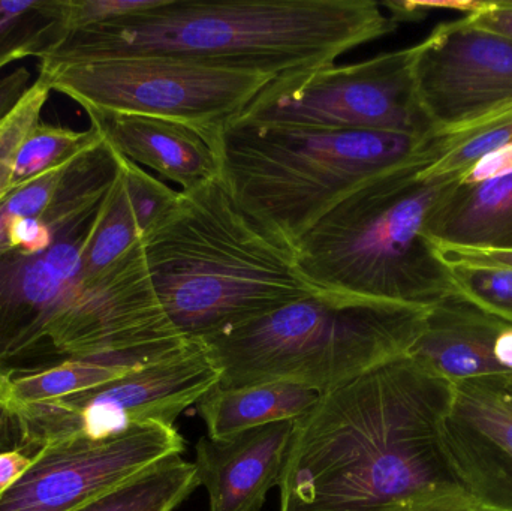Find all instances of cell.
Returning <instances> with one entry per match:
<instances>
[{
    "instance_id": "cell-12",
    "label": "cell",
    "mask_w": 512,
    "mask_h": 511,
    "mask_svg": "<svg viewBox=\"0 0 512 511\" xmlns=\"http://www.w3.org/2000/svg\"><path fill=\"white\" fill-rule=\"evenodd\" d=\"M414 78L433 131L501 113L512 107V41L466 17L439 24L414 45Z\"/></svg>"
},
{
    "instance_id": "cell-32",
    "label": "cell",
    "mask_w": 512,
    "mask_h": 511,
    "mask_svg": "<svg viewBox=\"0 0 512 511\" xmlns=\"http://www.w3.org/2000/svg\"><path fill=\"white\" fill-rule=\"evenodd\" d=\"M24 450L23 431L14 408L0 402V453Z\"/></svg>"
},
{
    "instance_id": "cell-28",
    "label": "cell",
    "mask_w": 512,
    "mask_h": 511,
    "mask_svg": "<svg viewBox=\"0 0 512 511\" xmlns=\"http://www.w3.org/2000/svg\"><path fill=\"white\" fill-rule=\"evenodd\" d=\"M511 171L512 143L481 158L477 164L472 165V167L460 177L459 182L466 183V185L486 182V180L504 176V174L511 173Z\"/></svg>"
},
{
    "instance_id": "cell-26",
    "label": "cell",
    "mask_w": 512,
    "mask_h": 511,
    "mask_svg": "<svg viewBox=\"0 0 512 511\" xmlns=\"http://www.w3.org/2000/svg\"><path fill=\"white\" fill-rule=\"evenodd\" d=\"M165 0H60L65 32L114 23L158 8Z\"/></svg>"
},
{
    "instance_id": "cell-3",
    "label": "cell",
    "mask_w": 512,
    "mask_h": 511,
    "mask_svg": "<svg viewBox=\"0 0 512 511\" xmlns=\"http://www.w3.org/2000/svg\"><path fill=\"white\" fill-rule=\"evenodd\" d=\"M397 26L373 0H165L141 14L66 33L39 62L173 57L280 78L333 65Z\"/></svg>"
},
{
    "instance_id": "cell-7",
    "label": "cell",
    "mask_w": 512,
    "mask_h": 511,
    "mask_svg": "<svg viewBox=\"0 0 512 511\" xmlns=\"http://www.w3.org/2000/svg\"><path fill=\"white\" fill-rule=\"evenodd\" d=\"M429 309L319 291L197 344L221 387L286 381L324 393L408 354Z\"/></svg>"
},
{
    "instance_id": "cell-13",
    "label": "cell",
    "mask_w": 512,
    "mask_h": 511,
    "mask_svg": "<svg viewBox=\"0 0 512 511\" xmlns=\"http://www.w3.org/2000/svg\"><path fill=\"white\" fill-rule=\"evenodd\" d=\"M442 438L472 501L487 511H512L510 399L487 384H454Z\"/></svg>"
},
{
    "instance_id": "cell-5",
    "label": "cell",
    "mask_w": 512,
    "mask_h": 511,
    "mask_svg": "<svg viewBox=\"0 0 512 511\" xmlns=\"http://www.w3.org/2000/svg\"><path fill=\"white\" fill-rule=\"evenodd\" d=\"M420 158L355 189L295 246V266L319 291L432 308L459 293L427 233L430 216L457 179H426Z\"/></svg>"
},
{
    "instance_id": "cell-19",
    "label": "cell",
    "mask_w": 512,
    "mask_h": 511,
    "mask_svg": "<svg viewBox=\"0 0 512 511\" xmlns=\"http://www.w3.org/2000/svg\"><path fill=\"white\" fill-rule=\"evenodd\" d=\"M322 393L301 384L276 381L243 387H215L200 402L198 413L210 438H224L307 416Z\"/></svg>"
},
{
    "instance_id": "cell-1",
    "label": "cell",
    "mask_w": 512,
    "mask_h": 511,
    "mask_svg": "<svg viewBox=\"0 0 512 511\" xmlns=\"http://www.w3.org/2000/svg\"><path fill=\"white\" fill-rule=\"evenodd\" d=\"M454 384L405 354L295 420L280 511H433L472 500L442 438Z\"/></svg>"
},
{
    "instance_id": "cell-4",
    "label": "cell",
    "mask_w": 512,
    "mask_h": 511,
    "mask_svg": "<svg viewBox=\"0 0 512 511\" xmlns=\"http://www.w3.org/2000/svg\"><path fill=\"white\" fill-rule=\"evenodd\" d=\"M143 246L156 296L188 342L319 293L298 272L295 249L245 215L221 179L179 191Z\"/></svg>"
},
{
    "instance_id": "cell-10",
    "label": "cell",
    "mask_w": 512,
    "mask_h": 511,
    "mask_svg": "<svg viewBox=\"0 0 512 511\" xmlns=\"http://www.w3.org/2000/svg\"><path fill=\"white\" fill-rule=\"evenodd\" d=\"M219 383L221 374L203 348L189 342L165 359L77 395L11 407L20 420L24 452L33 456L65 438L102 440L147 423L174 426Z\"/></svg>"
},
{
    "instance_id": "cell-16",
    "label": "cell",
    "mask_w": 512,
    "mask_h": 511,
    "mask_svg": "<svg viewBox=\"0 0 512 511\" xmlns=\"http://www.w3.org/2000/svg\"><path fill=\"white\" fill-rule=\"evenodd\" d=\"M95 129L120 156L192 191L221 177L213 131L141 114L86 110Z\"/></svg>"
},
{
    "instance_id": "cell-21",
    "label": "cell",
    "mask_w": 512,
    "mask_h": 511,
    "mask_svg": "<svg viewBox=\"0 0 512 511\" xmlns=\"http://www.w3.org/2000/svg\"><path fill=\"white\" fill-rule=\"evenodd\" d=\"M149 363L153 362L134 356L63 363L56 368L12 381L8 386L6 401L12 407H24L66 398L116 380Z\"/></svg>"
},
{
    "instance_id": "cell-36",
    "label": "cell",
    "mask_w": 512,
    "mask_h": 511,
    "mask_svg": "<svg viewBox=\"0 0 512 511\" xmlns=\"http://www.w3.org/2000/svg\"><path fill=\"white\" fill-rule=\"evenodd\" d=\"M6 398H8V387L0 383V402L6 401Z\"/></svg>"
},
{
    "instance_id": "cell-11",
    "label": "cell",
    "mask_w": 512,
    "mask_h": 511,
    "mask_svg": "<svg viewBox=\"0 0 512 511\" xmlns=\"http://www.w3.org/2000/svg\"><path fill=\"white\" fill-rule=\"evenodd\" d=\"M185 449L179 431L161 423L134 426L102 440L53 441L0 495V511L72 510Z\"/></svg>"
},
{
    "instance_id": "cell-30",
    "label": "cell",
    "mask_w": 512,
    "mask_h": 511,
    "mask_svg": "<svg viewBox=\"0 0 512 511\" xmlns=\"http://www.w3.org/2000/svg\"><path fill=\"white\" fill-rule=\"evenodd\" d=\"M435 246L439 258H441L445 264H489V266L510 267V269H512V252L481 251V249L450 248V246L438 245Z\"/></svg>"
},
{
    "instance_id": "cell-37",
    "label": "cell",
    "mask_w": 512,
    "mask_h": 511,
    "mask_svg": "<svg viewBox=\"0 0 512 511\" xmlns=\"http://www.w3.org/2000/svg\"><path fill=\"white\" fill-rule=\"evenodd\" d=\"M511 2H512V0H511Z\"/></svg>"
},
{
    "instance_id": "cell-8",
    "label": "cell",
    "mask_w": 512,
    "mask_h": 511,
    "mask_svg": "<svg viewBox=\"0 0 512 511\" xmlns=\"http://www.w3.org/2000/svg\"><path fill=\"white\" fill-rule=\"evenodd\" d=\"M48 89L84 110L141 114L218 128L236 119L276 78L173 57H122L90 62H39Z\"/></svg>"
},
{
    "instance_id": "cell-34",
    "label": "cell",
    "mask_w": 512,
    "mask_h": 511,
    "mask_svg": "<svg viewBox=\"0 0 512 511\" xmlns=\"http://www.w3.org/2000/svg\"><path fill=\"white\" fill-rule=\"evenodd\" d=\"M433 511H487L481 509L477 503L474 501H462V503L450 504V506L441 507V509H436Z\"/></svg>"
},
{
    "instance_id": "cell-15",
    "label": "cell",
    "mask_w": 512,
    "mask_h": 511,
    "mask_svg": "<svg viewBox=\"0 0 512 511\" xmlns=\"http://www.w3.org/2000/svg\"><path fill=\"white\" fill-rule=\"evenodd\" d=\"M295 422L271 423L224 438L203 437L195 450L198 485L210 511H261L282 482Z\"/></svg>"
},
{
    "instance_id": "cell-29",
    "label": "cell",
    "mask_w": 512,
    "mask_h": 511,
    "mask_svg": "<svg viewBox=\"0 0 512 511\" xmlns=\"http://www.w3.org/2000/svg\"><path fill=\"white\" fill-rule=\"evenodd\" d=\"M466 20L477 29L496 33L512 41V2L492 0V5L477 14L466 15Z\"/></svg>"
},
{
    "instance_id": "cell-24",
    "label": "cell",
    "mask_w": 512,
    "mask_h": 511,
    "mask_svg": "<svg viewBox=\"0 0 512 511\" xmlns=\"http://www.w3.org/2000/svg\"><path fill=\"white\" fill-rule=\"evenodd\" d=\"M460 296L512 326V269L489 264H447Z\"/></svg>"
},
{
    "instance_id": "cell-14",
    "label": "cell",
    "mask_w": 512,
    "mask_h": 511,
    "mask_svg": "<svg viewBox=\"0 0 512 511\" xmlns=\"http://www.w3.org/2000/svg\"><path fill=\"white\" fill-rule=\"evenodd\" d=\"M408 354L450 383L501 389L512 380V326L457 293L429 309Z\"/></svg>"
},
{
    "instance_id": "cell-35",
    "label": "cell",
    "mask_w": 512,
    "mask_h": 511,
    "mask_svg": "<svg viewBox=\"0 0 512 511\" xmlns=\"http://www.w3.org/2000/svg\"><path fill=\"white\" fill-rule=\"evenodd\" d=\"M499 390H501V392L504 393V395L507 396V398L512 402V380L508 381L507 384H504V386H502Z\"/></svg>"
},
{
    "instance_id": "cell-27",
    "label": "cell",
    "mask_w": 512,
    "mask_h": 511,
    "mask_svg": "<svg viewBox=\"0 0 512 511\" xmlns=\"http://www.w3.org/2000/svg\"><path fill=\"white\" fill-rule=\"evenodd\" d=\"M492 5V0H442V2H385L382 6L390 9V17L397 24L403 21H420L430 12L447 9L463 12L466 15L477 14Z\"/></svg>"
},
{
    "instance_id": "cell-17",
    "label": "cell",
    "mask_w": 512,
    "mask_h": 511,
    "mask_svg": "<svg viewBox=\"0 0 512 511\" xmlns=\"http://www.w3.org/2000/svg\"><path fill=\"white\" fill-rule=\"evenodd\" d=\"M179 200L159 177L120 156L119 173L108 191L83 251L89 275H99L143 243Z\"/></svg>"
},
{
    "instance_id": "cell-18",
    "label": "cell",
    "mask_w": 512,
    "mask_h": 511,
    "mask_svg": "<svg viewBox=\"0 0 512 511\" xmlns=\"http://www.w3.org/2000/svg\"><path fill=\"white\" fill-rule=\"evenodd\" d=\"M427 233L435 245L512 252V171L481 183H460L433 210Z\"/></svg>"
},
{
    "instance_id": "cell-6",
    "label": "cell",
    "mask_w": 512,
    "mask_h": 511,
    "mask_svg": "<svg viewBox=\"0 0 512 511\" xmlns=\"http://www.w3.org/2000/svg\"><path fill=\"white\" fill-rule=\"evenodd\" d=\"M430 137L240 122L213 131L234 203L294 249L355 189L423 156Z\"/></svg>"
},
{
    "instance_id": "cell-9",
    "label": "cell",
    "mask_w": 512,
    "mask_h": 511,
    "mask_svg": "<svg viewBox=\"0 0 512 511\" xmlns=\"http://www.w3.org/2000/svg\"><path fill=\"white\" fill-rule=\"evenodd\" d=\"M230 122L420 138L435 132L415 86L414 47L276 78Z\"/></svg>"
},
{
    "instance_id": "cell-2",
    "label": "cell",
    "mask_w": 512,
    "mask_h": 511,
    "mask_svg": "<svg viewBox=\"0 0 512 511\" xmlns=\"http://www.w3.org/2000/svg\"><path fill=\"white\" fill-rule=\"evenodd\" d=\"M86 168L63 195L54 240L35 255L0 257V383L77 360H161L189 344L168 320L143 243L110 269L89 275L83 251L113 186Z\"/></svg>"
},
{
    "instance_id": "cell-31",
    "label": "cell",
    "mask_w": 512,
    "mask_h": 511,
    "mask_svg": "<svg viewBox=\"0 0 512 511\" xmlns=\"http://www.w3.org/2000/svg\"><path fill=\"white\" fill-rule=\"evenodd\" d=\"M30 80L32 74L23 66L0 77V119L20 102L24 93L32 86Z\"/></svg>"
},
{
    "instance_id": "cell-33",
    "label": "cell",
    "mask_w": 512,
    "mask_h": 511,
    "mask_svg": "<svg viewBox=\"0 0 512 511\" xmlns=\"http://www.w3.org/2000/svg\"><path fill=\"white\" fill-rule=\"evenodd\" d=\"M32 464V456L27 455L23 450L15 452L0 453V495L14 485L21 474Z\"/></svg>"
},
{
    "instance_id": "cell-20",
    "label": "cell",
    "mask_w": 512,
    "mask_h": 511,
    "mask_svg": "<svg viewBox=\"0 0 512 511\" xmlns=\"http://www.w3.org/2000/svg\"><path fill=\"white\" fill-rule=\"evenodd\" d=\"M198 486L194 464L171 456L69 511H174Z\"/></svg>"
},
{
    "instance_id": "cell-25",
    "label": "cell",
    "mask_w": 512,
    "mask_h": 511,
    "mask_svg": "<svg viewBox=\"0 0 512 511\" xmlns=\"http://www.w3.org/2000/svg\"><path fill=\"white\" fill-rule=\"evenodd\" d=\"M51 90L36 78L17 105L0 119V198L8 192L15 158L24 138L41 122V113Z\"/></svg>"
},
{
    "instance_id": "cell-22",
    "label": "cell",
    "mask_w": 512,
    "mask_h": 511,
    "mask_svg": "<svg viewBox=\"0 0 512 511\" xmlns=\"http://www.w3.org/2000/svg\"><path fill=\"white\" fill-rule=\"evenodd\" d=\"M65 35L60 0H0V71L41 59Z\"/></svg>"
},
{
    "instance_id": "cell-23",
    "label": "cell",
    "mask_w": 512,
    "mask_h": 511,
    "mask_svg": "<svg viewBox=\"0 0 512 511\" xmlns=\"http://www.w3.org/2000/svg\"><path fill=\"white\" fill-rule=\"evenodd\" d=\"M101 141V135L93 128L89 131H74L39 122L24 138L18 150L8 192L78 158Z\"/></svg>"
}]
</instances>
